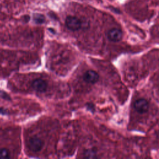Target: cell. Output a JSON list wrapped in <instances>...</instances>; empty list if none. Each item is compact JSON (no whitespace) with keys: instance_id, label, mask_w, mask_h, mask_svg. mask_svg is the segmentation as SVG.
Here are the masks:
<instances>
[{"instance_id":"cell-1","label":"cell","mask_w":159,"mask_h":159,"mask_svg":"<svg viewBox=\"0 0 159 159\" xmlns=\"http://www.w3.org/2000/svg\"><path fill=\"white\" fill-rule=\"evenodd\" d=\"M65 24L68 29L72 31H76L81 29L82 22L77 17L74 16H68L65 19Z\"/></svg>"},{"instance_id":"cell-2","label":"cell","mask_w":159,"mask_h":159,"mask_svg":"<svg viewBox=\"0 0 159 159\" xmlns=\"http://www.w3.org/2000/svg\"><path fill=\"white\" fill-rule=\"evenodd\" d=\"M28 145L30 150L37 152L42 150L43 146V142L41 139L37 137H32L29 139Z\"/></svg>"},{"instance_id":"cell-3","label":"cell","mask_w":159,"mask_h":159,"mask_svg":"<svg viewBox=\"0 0 159 159\" xmlns=\"http://www.w3.org/2000/svg\"><path fill=\"white\" fill-rule=\"evenodd\" d=\"M134 107L139 113L143 114L148 111L149 108V104L145 99L140 98L135 101Z\"/></svg>"},{"instance_id":"cell-4","label":"cell","mask_w":159,"mask_h":159,"mask_svg":"<svg viewBox=\"0 0 159 159\" xmlns=\"http://www.w3.org/2000/svg\"><path fill=\"white\" fill-rule=\"evenodd\" d=\"M122 32L118 28H112L107 32V38L109 40L117 42H119L122 38Z\"/></svg>"},{"instance_id":"cell-5","label":"cell","mask_w":159,"mask_h":159,"mask_svg":"<svg viewBox=\"0 0 159 159\" xmlns=\"http://www.w3.org/2000/svg\"><path fill=\"white\" fill-rule=\"evenodd\" d=\"M99 76L97 72L94 70H88L83 75V80L88 83L94 84L99 80Z\"/></svg>"},{"instance_id":"cell-6","label":"cell","mask_w":159,"mask_h":159,"mask_svg":"<svg viewBox=\"0 0 159 159\" xmlns=\"http://www.w3.org/2000/svg\"><path fill=\"white\" fill-rule=\"evenodd\" d=\"M32 86L34 90L39 93L45 92L47 88V82L41 78H37L34 80Z\"/></svg>"},{"instance_id":"cell-7","label":"cell","mask_w":159,"mask_h":159,"mask_svg":"<svg viewBox=\"0 0 159 159\" xmlns=\"http://www.w3.org/2000/svg\"><path fill=\"white\" fill-rule=\"evenodd\" d=\"M33 20L36 24H41L45 22V17L41 14H34L33 16Z\"/></svg>"},{"instance_id":"cell-8","label":"cell","mask_w":159,"mask_h":159,"mask_svg":"<svg viewBox=\"0 0 159 159\" xmlns=\"http://www.w3.org/2000/svg\"><path fill=\"white\" fill-rule=\"evenodd\" d=\"M83 155H84V157L88 158H94L97 157L96 151L94 150H93V149L86 150L84 152Z\"/></svg>"},{"instance_id":"cell-9","label":"cell","mask_w":159,"mask_h":159,"mask_svg":"<svg viewBox=\"0 0 159 159\" xmlns=\"http://www.w3.org/2000/svg\"><path fill=\"white\" fill-rule=\"evenodd\" d=\"M10 157V153L9 150L7 148H0V158L4 159V158H9Z\"/></svg>"}]
</instances>
